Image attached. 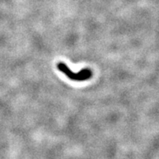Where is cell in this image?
Instances as JSON below:
<instances>
[{
	"label": "cell",
	"instance_id": "obj_1",
	"mask_svg": "<svg viewBox=\"0 0 159 159\" xmlns=\"http://www.w3.org/2000/svg\"><path fill=\"white\" fill-rule=\"evenodd\" d=\"M57 68L58 69L59 71L66 75L68 79L75 82H84L92 77V71L89 68H84L81 70L79 72L75 73L67 66L66 64L61 61L57 64Z\"/></svg>",
	"mask_w": 159,
	"mask_h": 159
}]
</instances>
